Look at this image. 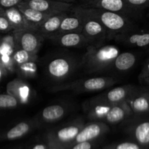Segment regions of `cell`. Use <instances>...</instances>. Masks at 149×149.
I'll use <instances>...</instances> for the list:
<instances>
[{
    "label": "cell",
    "mask_w": 149,
    "mask_h": 149,
    "mask_svg": "<svg viewBox=\"0 0 149 149\" xmlns=\"http://www.w3.org/2000/svg\"><path fill=\"white\" fill-rule=\"evenodd\" d=\"M75 7L92 18L100 22L107 30V39L109 40L114 39L121 33L138 29L135 20L118 13L83 5H77Z\"/></svg>",
    "instance_id": "cell-1"
},
{
    "label": "cell",
    "mask_w": 149,
    "mask_h": 149,
    "mask_svg": "<svg viewBox=\"0 0 149 149\" xmlns=\"http://www.w3.org/2000/svg\"><path fill=\"white\" fill-rule=\"evenodd\" d=\"M136 89L135 86L132 85L116 87L93 97L92 100L112 105L120 104L127 102L128 99Z\"/></svg>",
    "instance_id": "cell-10"
},
{
    "label": "cell",
    "mask_w": 149,
    "mask_h": 149,
    "mask_svg": "<svg viewBox=\"0 0 149 149\" xmlns=\"http://www.w3.org/2000/svg\"><path fill=\"white\" fill-rule=\"evenodd\" d=\"M15 51V43L14 34L13 31L12 33H7L1 39L0 53L13 55Z\"/></svg>",
    "instance_id": "cell-27"
},
{
    "label": "cell",
    "mask_w": 149,
    "mask_h": 149,
    "mask_svg": "<svg viewBox=\"0 0 149 149\" xmlns=\"http://www.w3.org/2000/svg\"><path fill=\"white\" fill-rule=\"evenodd\" d=\"M20 105V102L9 93L1 94L0 95V108L1 109H12Z\"/></svg>",
    "instance_id": "cell-28"
},
{
    "label": "cell",
    "mask_w": 149,
    "mask_h": 149,
    "mask_svg": "<svg viewBox=\"0 0 149 149\" xmlns=\"http://www.w3.org/2000/svg\"><path fill=\"white\" fill-rule=\"evenodd\" d=\"M143 83H144V84H147V85L149 86V77H148V78L144 80L143 81Z\"/></svg>",
    "instance_id": "cell-40"
},
{
    "label": "cell",
    "mask_w": 149,
    "mask_h": 149,
    "mask_svg": "<svg viewBox=\"0 0 149 149\" xmlns=\"http://www.w3.org/2000/svg\"><path fill=\"white\" fill-rule=\"evenodd\" d=\"M130 5L141 10L149 7V0H125Z\"/></svg>",
    "instance_id": "cell-32"
},
{
    "label": "cell",
    "mask_w": 149,
    "mask_h": 149,
    "mask_svg": "<svg viewBox=\"0 0 149 149\" xmlns=\"http://www.w3.org/2000/svg\"><path fill=\"white\" fill-rule=\"evenodd\" d=\"M17 7L24 15L28 21L36 30H37L38 27L40 25H42L48 17L53 15H49L47 13H43V12L39 11V10H34L33 8H31V7L23 4V3H20Z\"/></svg>",
    "instance_id": "cell-22"
},
{
    "label": "cell",
    "mask_w": 149,
    "mask_h": 149,
    "mask_svg": "<svg viewBox=\"0 0 149 149\" xmlns=\"http://www.w3.org/2000/svg\"><path fill=\"white\" fill-rule=\"evenodd\" d=\"M149 77V59L146 61L138 76V79L140 81L143 82L146 79Z\"/></svg>",
    "instance_id": "cell-34"
},
{
    "label": "cell",
    "mask_w": 149,
    "mask_h": 149,
    "mask_svg": "<svg viewBox=\"0 0 149 149\" xmlns=\"http://www.w3.org/2000/svg\"><path fill=\"white\" fill-rule=\"evenodd\" d=\"M103 149H145L135 141H125V142L113 143L105 146Z\"/></svg>",
    "instance_id": "cell-29"
},
{
    "label": "cell",
    "mask_w": 149,
    "mask_h": 149,
    "mask_svg": "<svg viewBox=\"0 0 149 149\" xmlns=\"http://www.w3.org/2000/svg\"><path fill=\"white\" fill-rule=\"evenodd\" d=\"M134 115L127 102L113 105L102 122L110 125H116L125 122Z\"/></svg>",
    "instance_id": "cell-19"
},
{
    "label": "cell",
    "mask_w": 149,
    "mask_h": 149,
    "mask_svg": "<svg viewBox=\"0 0 149 149\" xmlns=\"http://www.w3.org/2000/svg\"><path fill=\"white\" fill-rule=\"evenodd\" d=\"M84 2H86V1H92V0H84Z\"/></svg>",
    "instance_id": "cell-41"
},
{
    "label": "cell",
    "mask_w": 149,
    "mask_h": 149,
    "mask_svg": "<svg viewBox=\"0 0 149 149\" xmlns=\"http://www.w3.org/2000/svg\"><path fill=\"white\" fill-rule=\"evenodd\" d=\"M148 16L149 17V13H148Z\"/></svg>",
    "instance_id": "cell-42"
},
{
    "label": "cell",
    "mask_w": 149,
    "mask_h": 149,
    "mask_svg": "<svg viewBox=\"0 0 149 149\" xmlns=\"http://www.w3.org/2000/svg\"><path fill=\"white\" fill-rule=\"evenodd\" d=\"M81 5L118 13L135 21L141 17L143 11L132 7L125 0H92Z\"/></svg>",
    "instance_id": "cell-6"
},
{
    "label": "cell",
    "mask_w": 149,
    "mask_h": 149,
    "mask_svg": "<svg viewBox=\"0 0 149 149\" xmlns=\"http://www.w3.org/2000/svg\"><path fill=\"white\" fill-rule=\"evenodd\" d=\"M109 131V127L108 124L101 121H93L84 125L71 145L85 141H94Z\"/></svg>",
    "instance_id": "cell-12"
},
{
    "label": "cell",
    "mask_w": 149,
    "mask_h": 149,
    "mask_svg": "<svg viewBox=\"0 0 149 149\" xmlns=\"http://www.w3.org/2000/svg\"><path fill=\"white\" fill-rule=\"evenodd\" d=\"M9 74H10V72H9L8 70L5 68V66H4L2 64L0 63V74H1V80H3L4 77H7Z\"/></svg>",
    "instance_id": "cell-37"
},
{
    "label": "cell",
    "mask_w": 149,
    "mask_h": 149,
    "mask_svg": "<svg viewBox=\"0 0 149 149\" xmlns=\"http://www.w3.org/2000/svg\"><path fill=\"white\" fill-rule=\"evenodd\" d=\"M7 93L14 96L20 105H26L31 101L33 95L31 87L23 79L17 78L7 84Z\"/></svg>",
    "instance_id": "cell-14"
},
{
    "label": "cell",
    "mask_w": 149,
    "mask_h": 149,
    "mask_svg": "<svg viewBox=\"0 0 149 149\" xmlns=\"http://www.w3.org/2000/svg\"><path fill=\"white\" fill-rule=\"evenodd\" d=\"M119 44L130 47H149L148 30H136L117 35L114 38Z\"/></svg>",
    "instance_id": "cell-13"
},
{
    "label": "cell",
    "mask_w": 149,
    "mask_h": 149,
    "mask_svg": "<svg viewBox=\"0 0 149 149\" xmlns=\"http://www.w3.org/2000/svg\"><path fill=\"white\" fill-rule=\"evenodd\" d=\"M84 125V120L81 118L74 119L73 122L61 127L49 131L46 135L47 141L51 143L61 146L67 148L74 141Z\"/></svg>",
    "instance_id": "cell-5"
},
{
    "label": "cell",
    "mask_w": 149,
    "mask_h": 149,
    "mask_svg": "<svg viewBox=\"0 0 149 149\" xmlns=\"http://www.w3.org/2000/svg\"><path fill=\"white\" fill-rule=\"evenodd\" d=\"M71 11L77 14L81 20L83 25L81 33L88 40L90 45L95 47L103 45V43L108 39L107 30L106 28L97 20L92 18L82 12L79 11L76 8L75 6L73 7Z\"/></svg>",
    "instance_id": "cell-4"
},
{
    "label": "cell",
    "mask_w": 149,
    "mask_h": 149,
    "mask_svg": "<svg viewBox=\"0 0 149 149\" xmlns=\"http://www.w3.org/2000/svg\"><path fill=\"white\" fill-rule=\"evenodd\" d=\"M94 147L93 141H85L73 144L68 146L67 149H92Z\"/></svg>",
    "instance_id": "cell-33"
},
{
    "label": "cell",
    "mask_w": 149,
    "mask_h": 149,
    "mask_svg": "<svg viewBox=\"0 0 149 149\" xmlns=\"http://www.w3.org/2000/svg\"><path fill=\"white\" fill-rule=\"evenodd\" d=\"M137 56L130 52L119 53L115 58L112 68L118 72H126L130 70L136 63Z\"/></svg>",
    "instance_id": "cell-24"
},
{
    "label": "cell",
    "mask_w": 149,
    "mask_h": 149,
    "mask_svg": "<svg viewBox=\"0 0 149 149\" xmlns=\"http://www.w3.org/2000/svg\"><path fill=\"white\" fill-rule=\"evenodd\" d=\"M40 125L41 124L36 119L22 121L3 132L1 139L4 141H15L20 139L30 133L32 130L40 126Z\"/></svg>",
    "instance_id": "cell-16"
},
{
    "label": "cell",
    "mask_w": 149,
    "mask_h": 149,
    "mask_svg": "<svg viewBox=\"0 0 149 149\" xmlns=\"http://www.w3.org/2000/svg\"><path fill=\"white\" fill-rule=\"evenodd\" d=\"M10 73L16 71V65L15 64L13 55L8 54H1V63Z\"/></svg>",
    "instance_id": "cell-31"
},
{
    "label": "cell",
    "mask_w": 149,
    "mask_h": 149,
    "mask_svg": "<svg viewBox=\"0 0 149 149\" xmlns=\"http://www.w3.org/2000/svg\"><path fill=\"white\" fill-rule=\"evenodd\" d=\"M148 59H149V58H148Z\"/></svg>",
    "instance_id": "cell-43"
},
{
    "label": "cell",
    "mask_w": 149,
    "mask_h": 149,
    "mask_svg": "<svg viewBox=\"0 0 149 149\" xmlns=\"http://www.w3.org/2000/svg\"><path fill=\"white\" fill-rule=\"evenodd\" d=\"M4 10L15 31H20L27 29H36L28 21L24 15L19 10L17 6L7 9L4 8Z\"/></svg>",
    "instance_id": "cell-21"
},
{
    "label": "cell",
    "mask_w": 149,
    "mask_h": 149,
    "mask_svg": "<svg viewBox=\"0 0 149 149\" xmlns=\"http://www.w3.org/2000/svg\"><path fill=\"white\" fill-rule=\"evenodd\" d=\"M71 15L67 14L63 17L61 27L57 33H81L83 25L81 20L77 14L71 12Z\"/></svg>",
    "instance_id": "cell-23"
},
{
    "label": "cell",
    "mask_w": 149,
    "mask_h": 149,
    "mask_svg": "<svg viewBox=\"0 0 149 149\" xmlns=\"http://www.w3.org/2000/svg\"><path fill=\"white\" fill-rule=\"evenodd\" d=\"M53 1H63V2H68V3H74L75 0H53Z\"/></svg>",
    "instance_id": "cell-39"
},
{
    "label": "cell",
    "mask_w": 149,
    "mask_h": 149,
    "mask_svg": "<svg viewBox=\"0 0 149 149\" xmlns=\"http://www.w3.org/2000/svg\"><path fill=\"white\" fill-rule=\"evenodd\" d=\"M58 46L68 48H80L90 45L88 40L81 33H56L49 39Z\"/></svg>",
    "instance_id": "cell-15"
},
{
    "label": "cell",
    "mask_w": 149,
    "mask_h": 149,
    "mask_svg": "<svg viewBox=\"0 0 149 149\" xmlns=\"http://www.w3.org/2000/svg\"><path fill=\"white\" fill-rule=\"evenodd\" d=\"M120 53L114 45H89L80 63L81 69L88 74H100L112 68L115 58Z\"/></svg>",
    "instance_id": "cell-2"
},
{
    "label": "cell",
    "mask_w": 149,
    "mask_h": 149,
    "mask_svg": "<svg viewBox=\"0 0 149 149\" xmlns=\"http://www.w3.org/2000/svg\"><path fill=\"white\" fill-rule=\"evenodd\" d=\"M117 82V79L111 77H97L84 78L74 80L55 86L51 89L52 92H61L70 90L74 93H95L100 92L111 87Z\"/></svg>",
    "instance_id": "cell-3"
},
{
    "label": "cell",
    "mask_w": 149,
    "mask_h": 149,
    "mask_svg": "<svg viewBox=\"0 0 149 149\" xmlns=\"http://www.w3.org/2000/svg\"><path fill=\"white\" fill-rule=\"evenodd\" d=\"M49 143L47 141L45 143H36L33 144L31 146L29 147L28 149H49Z\"/></svg>",
    "instance_id": "cell-36"
},
{
    "label": "cell",
    "mask_w": 149,
    "mask_h": 149,
    "mask_svg": "<svg viewBox=\"0 0 149 149\" xmlns=\"http://www.w3.org/2000/svg\"><path fill=\"white\" fill-rule=\"evenodd\" d=\"M77 61L69 56H58L48 63L46 70L49 78L55 81H62L69 78L77 68Z\"/></svg>",
    "instance_id": "cell-8"
},
{
    "label": "cell",
    "mask_w": 149,
    "mask_h": 149,
    "mask_svg": "<svg viewBox=\"0 0 149 149\" xmlns=\"http://www.w3.org/2000/svg\"><path fill=\"white\" fill-rule=\"evenodd\" d=\"M0 30L2 33H8L14 31L13 26L7 18L4 8L1 7L0 10Z\"/></svg>",
    "instance_id": "cell-30"
},
{
    "label": "cell",
    "mask_w": 149,
    "mask_h": 149,
    "mask_svg": "<svg viewBox=\"0 0 149 149\" xmlns=\"http://www.w3.org/2000/svg\"><path fill=\"white\" fill-rule=\"evenodd\" d=\"M145 115L134 114L125 121V131L133 141L149 149V117Z\"/></svg>",
    "instance_id": "cell-7"
},
{
    "label": "cell",
    "mask_w": 149,
    "mask_h": 149,
    "mask_svg": "<svg viewBox=\"0 0 149 149\" xmlns=\"http://www.w3.org/2000/svg\"><path fill=\"white\" fill-rule=\"evenodd\" d=\"M67 14L68 12H64L50 16L38 27L37 31L45 39H49L58 33L63 19Z\"/></svg>",
    "instance_id": "cell-20"
},
{
    "label": "cell",
    "mask_w": 149,
    "mask_h": 149,
    "mask_svg": "<svg viewBox=\"0 0 149 149\" xmlns=\"http://www.w3.org/2000/svg\"><path fill=\"white\" fill-rule=\"evenodd\" d=\"M15 64L16 67L24 63L29 61H36L37 60V54H33L23 49H15L13 55Z\"/></svg>",
    "instance_id": "cell-26"
},
{
    "label": "cell",
    "mask_w": 149,
    "mask_h": 149,
    "mask_svg": "<svg viewBox=\"0 0 149 149\" xmlns=\"http://www.w3.org/2000/svg\"><path fill=\"white\" fill-rule=\"evenodd\" d=\"M49 149H67L66 148L63 146H61L59 145H56V144H53V143H49Z\"/></svg>",
    "instance_id": "cell-38"
},
{
    "label": "cell",
    "mask_w": 149,
    "mask_h": 149,
    "mask_svg": "<svg viewBox=\"0 0 149 149\" xmlns=\"http://www.w3.org/2000/svg\"><path fill=\"white\" fill-rule=\"evenodd\" d=\"M127 103L135 115L149 113V89L135 90L128 99Z\"/></svg>",
    "instance_id": "cell-17"
},
{
    "label": "cell",
    "mask_w": 149,
    "mask_h": 149,
    "mask_svg": "<svg viewBox=\"0 0 149 149\" xmlns=\"http://www.w3.org/2000/svg\"><path fill=\"white\" fill-rule=\"evenodd\" d=\"M23 1V0H0V4L1 7L7 9L10 7H16Z\"/></svg>",
    "instance_id": "cell-35"
},
{
    "label": "cell",
    "mask_w": 149,
    "mask_h": 149,
    "mask_svg": "<svg viewBox=\"0 0 149 149\" xmlns=\"http://www.w3.org/2000/svg\"><path fill=\"white\" fill-rule=\"evenodd\" d=\"M21 3L34 10L49 15L68 12L74 7L73 3L63 2L53 0H23Z\"/></svg>",
    "instance_id": "cell-11"
},
{
    "label": "cell",
    "mask_w": 149,
    "mask_h": 149,
    "mask_svg": "<svg viewBox=\"0 0 149 149\" xmlns=\"http://www.w3.org/2000/svg\"><path fill=\"white\" fill-rule=\"evenodd\" d=\"M16 72L21 79H33L37 74L36 61H29L16 67Z\"/></svg>",
    "instance_id": "cell-25"
},
{
    "label": "cell",
    "mask_w": 149,
    "mask_h": 149,
    "mask_svg": "<svg viewBox=\"0 0 149 149\" xmlns=\"http://www.w3.org/2000/svg\"><path fill=\"white\" fill-rule=\"evenodd\" d=\"M68 111V106L64 104H53L45 107L36 119L39 123H55L62 119Z\"/></svg>",
    "instance_id": "cell-18"
},
{
    "label": "cell",
    "mask_w": 149,
    "mask_h": 149,
    "mask_svg": "<svg viewBox=\"0 0 149 149\" xmlns=\"http://www.w3.org/2000/svg\"><path fill=\"white\" fill-rule=\"evenodd\" d=\"M13 34L15 49H23L33 54L38 53L45 40V38L36 29H27L20 31H13Z\"/></svg>",
    "instance_id": "cell-9"
}]
</instances>
